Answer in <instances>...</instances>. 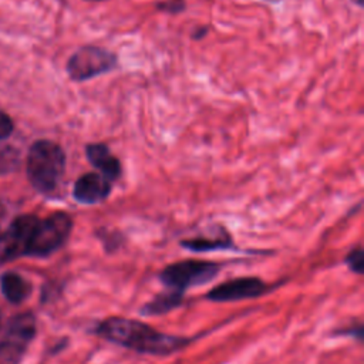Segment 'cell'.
I'll return each mask as SVG.
<instances>
[{"label": "cell", "mask_w": 364, "mask_h": 364, "mask_svg": "<svg viewBox=\"0 0 364 364\" xmlns=\"http://www.w3.org/2000/svg\"><path fill=\"white\" fill-rule=\"evenodd\" d=\"M91 333L122 348L155 357L172 355L193 341V337L165 333L142 320L119 316L97 321Z\"/></svg>", "instance_id": "6da1fadb"}, {"label": "cell", "mask_w": 364, "mask_h": 364, "mask_svg": "<svg viewBox=\"0 0 364 364\" xmlns=\"http://www.w3.org/2000/svg\"><path fill=\"white\" fill-rule=\"evenodd\" d=\"M65 164V152L57 142L50 139L36 141L27 156V175L31 185L41 193H51L64 176Z\"/></svg>", "instance_id": "7a4b0ae2"}, {"label": "cell", "mask_w": 364, "mask_h": 364, "mask_svg": "<svg viewBox=\"0 0 364 364\" xmlns=\"http://www.w3.org/2000/svg\"><path fill=\"white\" fill-rule=\"evenodd\" d=\"M225 266L226 262L183 259L166 264L158 273V279L165 289L185 294L192 287H199L215 280Z\"/></svg>", "instance_id": "3957f363"}, {"label": "cell", "mask_w": 364, "mask_h": 364, "mask_svg": "<svg viewBox=\"0 0 364 364\" xmlns=\"http://www.w3.org/2000/svg\"><path fill=\"white\" fill-rule=\"evenodd\" d=\"M73 218L67 212H54L38 219L27 249V256L46 257L65 245L73 232Z\"/></svg>", "instance_id": "277c9868"}, {"label": "cell", "mask_w": 364, "mask_h": 364, "mask_svg": "<svg viewBox=\"0 0 364 364\" xmlns=\"http://www.w3.org/2000/svg\"><path fill=\"white\" fill-rule=\"evenodd\" d=\"M118 65L115 53L100 46H82L67 61V74L75 82H84L111 73Z\"/></svg>", "instance_id": "5b68a950"}, {"label": "cell", "mask_w": 364, "mask_h": 364, "mask_svg": "<svg viewBox=\"0 0 364 364\" xmlns=\"http://www.w3.org/2000/svg\"><path fill=\"white\" fill-rule=\"evenodd\" d=\"M276 283H267L259 276H239L213 286L205 293V299L212 303H233L262 297L273 291Z\"/></svg>", "instance_id": "8992f818"}, {"label": "cell", "mask_w": 364, "mask_h": 364, "mask_svg": "<svg viewBox=\"0 0 364 364\" xmlns=\"http://www.w3.org/2000/svg\"><path fill=\"white\" fill-rule=\"evenodd\" d=\"M36 336V317L33 313H21L10 321L0 343V355L9 363H18L30 341Z\"/></svg>", "instance_id": "52a82bcc"}, {"label": "cell", "mask_w": 364, "mask_h": 364, "mask_svg": "<svg viewBox=\"0 0 364 364\" xmlns=\"http://www.w3.org/2000/svg\"><path fill=\"white\" fill-rule=\"evenodd\" d=\"M37 222L38 218L36 215H21L11 222L9 229L0 235V262L27 256L28 243Z\"/></svg>", "instance_id": "ba28073f"}, {"label": "cell", "mask_w": 364, "mask_h": 364, "mask_svg": "<svg viewBox=\"0 0 364 364\" xmlns=\"http://www.w3.org/2000/svg\"><path fill=\"white\" fill-rule=\"evenodd\" d=\"M112 182L100 172H87L77 178L73 186V198L81 205H97L108 199Z\"/></svg>", "instance_id": "9c48e42d"}, {"label": "cell", "mask_w": 364, "mask_h": 364, "mask_svg": "<svg viewBox=\"0 0 364 364\" xmlns=\"http://www.w3.org/2000/svg\"><path fill=\"white\" fill-rule=\"evenodd\" d=\"M87 161L107 179L115 182L122 175L121 161L111 152L109 146L104 142H90L85 145Z\"/></svg>", "instance_id": "30bf717a"}, {"label": "cell", "mask_w": 364, "mask_h": 364, "mask_svg": "<svg viewBox=\"0 0 364 364\" xmlns=\"http://www.w3.org/2000/svg\"><path fill=\"white\" fill-rule=\"evenodd\" d=\"M220 232L215 236H195L182 239L179 246L193 252V253H206L215 250H236V245L230 236V233L220 226Z\"/></svg>", "instance_id": "8fae6325"}, {"label": "cell", "mask_w": 364, "mask_h": 364, "mask_svg": "<svg viewBox=\"0 0 364 364\" xmlns=\"http://www.w3.org/2000/svg\"><path fill=\"white\" fill-rule=\"evenodd\" d=\"M185 294L165 289L164 291L155 294L151 300L145 301L138 313L144 317H156V316H164L168 314L176 309H179L183 304Z\"/></svg>", "instance_id": "7c38bea8"}, {"label": "cell", "mask_w": 364, "mask_h": 364, "mask_svg": "<svg viewBox=\"0 0 364 364\" xmlns=\"http://www.w3.org/2000/svg\"><path fill=\"white\" fill-rule=\"evenodd\" d=\"M1 291L4 297L11 303H21L31 291V284L23 276L9 272L1 276Z\"/></svg>", "instance_id": "4fadbf2b"}, {"label": "cell", "mask_w": 364, "mask_h": 364, "mask_svg": "<svg viewBox=\"0 0 364 364\" xmlns=\"http://www.w3.org/2000/svg\"><path fill=\"white\" fill-rule=\"evenodd\" d=\"M98 239L101 240L105 252H115L119 249L124 243V236L118 230H107V229H100L97 232Z\"/></svg>", "instance_id": "5bb4252c"}, {"label": "cell", "mask_w": 364, "mask_h": 364, "mask_svg": "<svg viewBox=\"0 0 364 364\" xmlns=\"http://www.w3.org/2000/svg\"><path fill=\"white\" fill-rule=\"evenodd\" d=\"M344 263L354 274H363L364 272V250L360 245L353 247L344 257Z\"/></svg>", "instance_id": "9a60e30c"}, {"label": "cell", "mask_w": 364, "mask_h": 364, "mask_svg": "<svg viewBox=\"0 0 364 364\" xmlns=\"http://www.w3.org/2000/svg\"><path fill=\"white\" fill-rule=\"evenodd\" d=\"M333 336H340V337H350L357 340L358 343L363 341L364 337V327L360 320H353L350 324L343 326L340 328H336L333 331Z\"/></svg>", "instance_id": "2e32d148"}, {"label": "cell", "mask_w": 364, "mask_h": 364, "mask_svg": "<svg viewBox=\"0 0 364 364\" xmlns=\"http://www.w3.org/2000/svg\"><path fill=\"white\" fill-rule=\"evenodd\" d=\"M155 9L168 14H178L186 9L185 0H164L155 4Z\"/></svg>", "instance_id": "e0dca14e"}, {"label": "cell", "mask_w": 364, "mask_h": 364, "mask_svg": "<svg viewBox=\"0 0 364 364\" xmlns=\"http://www.w3.org/2000/svg\"><path fill=\"white\" fill-rule=\"evenodd\" d=\"M16 162V152L10 148H0V173H4L11 169Z\"/></svg>", "instance_id": "ac0fdd59"}, {"label": "cell", "mask_w": 364, "mask_h": 364, "mask_svg": "<svg viewBox=\"0 0 364 364\" xmlns=\"http://www.w3.org/2000/svg\"><path fill=\"white\" fill-rule=\"evenodd\" d=\"M13 131V121L7 114L0 111V139H6Z\"/></svg>", "instance_id": "d6986e66"}, {"label": "cell", "mask_w": 364, "mask_h": 364, "mask_svg": "<svg viewBox=\"0 0 364 364\" xmlns=\"http://www.w3.org/2000/svg\"><path fill=\"white\" fill-rule=\"evenodd\" d=\"M206 33H208V28H206V27H199L196 31H193L192 37H193L195 40H200Z\"/></svg>", "instance_id": "ffe728a7"}, {"label": "cell", "mask_w": 364, "mask_h": 364, "mask_svg": "<svg viewBox=\"0 0 364 364\" xmlns=\"http://www.w3.org/2000/svg\"><path fill=\"white\" fill-rule=\"evenodd\" d=\"M348 1H351V3L355 4L357 7H363V3H364V0H348Z\"/></svg>", "instance_id": "44dd1931"}]
</instances>
